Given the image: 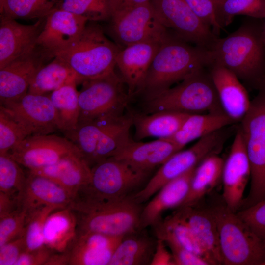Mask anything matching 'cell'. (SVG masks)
Wrapping results in <instances>:
<instances>
[{
  "mask_svg": "<svg viewBox=\"0 0 265 265\" xmlns=\"http://www.w3.org/2000/svg\"><path fill=\"white\" fill-rule=\"evenodd\" d=\"M233 125L201 137L190 148L180 150L168 159L143 188L132 195L141 204L150 199L167 183L196 167L206 158L219 154L229 138L235 132Z\"/></svg>",
  "mask_w": 265,
  "mask_h": 265,
  "instance_id": "7",
  "label": "cell"
},
{
  "mask_svg": "<svg viewBox=\"0 0 265 265\" xmlns=\"http://www.w3.org/2000/svg\"><path fill=\"white\" fill-rule=\"evenodd\" d=\"M224 161L218 154H215L206 158L197 166L188 194L179 207L196 205L218 184L222 180Z\"/></svg>",
  "mask_w": 265,
  "mask_h": 265,
  "instance_id": "30",
  "label": "cell"
},
{
  "mask_svg": "<svg viewBox=\"0 0 265 265\" xmlns=\"http://www.w3.org/2000/svg\"><path fill=\"white\" fill-rule=\"evenodd\" d=\"M74 82L80 84L74 71L63 60L54 56L51 61L37 71L31 81L28 93L46 95Z\"/></svg>",
  "mask_w": 265,
  "mask_h": 265,
  "instance_id": "31",
  "label": "cell"
},
{
  "mask_svg": "<svg viewBox=\"0 0 265 265\" xmlns=\"http://www.w3.org/2000/svg\"><path fill=\"white\" fill-rule=\"evenodd\" d=\"M21 209L19 197L0 192V218Z\"/></svg>",
  "mask_w": 265,
  "mask_h": 265,
  "instance_id": "50",
  "label": "cell"
},
{
  "mask_svg": "<svg viewBox=\"0 0 265 265\" xmlns=\"http://www.w3.org/2000/svg\"><path fill=\"white\" fill-rule=\"evenodd\" d=\"M258 20H247L226 37H218L209 51L210 66L226 68L259 91L265 88V41L263 23Z\"/></svg>",
  "mask_w": 265,
  "mask_h": 265,
  "instance_id": "1",
  "label": "cell"
},
{
  "mask_svg": "<svg viewBox=\"0 0 265 265\" xmlns=\"http://www.w3.org/2000/svg\"><path fill=\"white\" fill-rule=\"evenodd\" d=\"M123 236L77 232L69 251L71 265H108Z\"/></svg>",
  "mask_w": 265,
  "mask_h": 265,
  "instance_id": "21",
  "label": "cell"
},
{
  "mask_svg": "<svg viewBox=\"0 0 265 265\" xmlns=\"http://www.w3.org/2000/svg\"><path fill=\"white\" fill-rule=\"evenodd\" d=\"M137 231L124 236L108 265L150 264L156 241L154 242L148 236L137 234Z\"/></svg>",
  "mask_w": 265,
  "mask_h": 265,
  "instance_id": "32",
  "label": "cell"
},
{
  "mask_svg": "<svg viewBox=\"0 0 265 265\" xmlns=\"http://www.w3.org/2000/svg\"><path fill=\"white\" fill-rule=\"evenodd\" d=\"M77 233V218L70 207L55 210L45 223L44 245L55 252H65L71 246Z\"/></svg>",
  "mask_w": 265,
  "mask_h": 265,
  "instance_id": "28",
  "label": "cell"
},
{
  "mask_svg": "<svg viewBox=\"0 0 265 265\" xmlns=\"http://www.w3.org/2000/svg\"><path fill=\"white\" fill-rule=\"evenodd\" d=\"M61 0H0V18L42 19L57 8Z\"/></svg>",
  "mask_w": 265,
  "mask_h": 265,
  "instance_id": "37",
  "label": "cell"
},
{
  "mask_svg": "<svg viewBox=\"0 0 265 265\" xmlns=\"http://www.w3.org/2000/svg\"><path fill=\"white\" fill-rule=\"evenodd\" d=\"M86 18L89 22L111 19L112 0H61L57 7Z\"/></svg>",
  "mask_w": 265,
  "mask_h": 265,
  "instance_id": "39",
  "label": "cell"
},
{
  "mask_svg": "<svg viewBox=\"0 0 265 265\" xmlns=\"http://www.w3.org/2000/svg\"><path fill=\"white\" fill-rule=\"evenodd\" d=\"M145 113L174 111L189 114L225 113L209 67L191 74L176 86L145 95Z\"/></svg>",
  "mask_w": 265,
  "mask_h": 265,
  "instance_id": "4",
  "label": "cell"
},
{
  "mask_svg": "<svg viewBox=\"0 0 265 265\" xmlns=\"http://www.w3.org/2000/svg\"><path fill=\"white\" fill-rule=\"evenodd\" d=\"M211 64L209 50L172 35L161 43L155 54L140 93L146 95L168 89Z\"/></svg>",
  "mask_w": 265,
  "mask_h": 265,
  "instance_id": "2",
  "label": "cell"
},
{
  "mask_svg": "<svg viewBox=\"0 0 265 265\" xmlns=\"http://www.w3.org/2000/svg\"><path fill=\"white\" fill-rule=\"evenodd\" d=\"M88 22L81 16L56 8L45 18L37 44L52 53L65 50L79 39Z\"/></svg>",
  "mask_w": 265,
  "mask_h": 265,
  "instance_id": "17",
  "label": "cell"
},
{
  "mask_svg": "<svg viewBox=\"0 0 265 265\" xmlns=\"http://www.w3.org/2000/svg\"><path fill=\"white\" fill-rule=\"evenodd\" d=\"M151 0H112V13L131 7L145 4Z\"/></svg>",
  "mask_w": 265,
  "mask_h": 265,
  "instance_id": "51",
  "label": "cell"
},
{
  "mask_svg": "<svg viewBox=\"0 0 265 265\" xmlns=\"http://www.w3.org/2000/svg\"><path fill=\"white\" fill-rule=\"evenodd\" d=\"M163 240L157 238L155 249L152 258L151 265H175L172 254L166 248Z\"/></svg>",
  "mask_w": 265,
  "mask_h": 265,
  "instance_id": "49",
  "label": "cell"
},
{
  "mask_svg": "<svg viewBox=\"0 0 265 265\" xmlns=\"http://www.w3.org/2000/svg\"><path fill=\"white\" fill-rule=\"evenodd\" d=\"M236 213L265 240V199L246 208L240 210Z\"/></svg>",
  "mask_w": 265,
  "mask_h": 265,
  "instance_id": "46",
  "label": "cell"
},
{
  "mask_svg": "<svg viewBox=\"0 0 265 265\" xmlns=\"http://www.w3.org/2000/svg\"><path fill=\"white\" fill-rule=\"evenodd\" d=\"M120 117L80 122L74 130L64 134L78 148L91 167L99 142L109 126Z\"/></svg>",
  "mask_w": 265,
  "mask_h": 265,
  "instance_id": "33",
  "label": "cell"
},
{
  "mask_svg": "<svg viewBox=\"0 0 265 265\" xmlns=\"http://www.w3.org/2000/svg\"><path fill=\"white\" fill-rule=\"evenodd\" d=\"M29 136L24 127L0 106V155L7 154Z\"/></svg>",
  "mask_w": 265,
  "mask_h": 265,
  "instance_id": "42",
  "label": "cell"
},
{
  "mask_svg": "<svg viewBox=\"0 0 265 265\" xmlns=\"http://www.w3.org/2000/svg\"><path fill=\"white\" fill-rule=\"evenodd\" d=\"M196 167L170 181L156 193L142 209L139 230L154 227L161 220L163 212L181 205L188 194Z\"/></svg>",
  "mask_w": 265,
  "mask_h": 265,
  "instance_id": "23",
  "label": "cell"
},
{
  "mask_svg": "<svg viewBox=\"0 0 265 265\" xmlns=\"http://www.w3.org/2000/svg\"><path fill=\"white\" fill-rule=\"evenodd\" d=\"M163 42L139 43L119 51L116 66L119 68L131 99L140 93L151 63Z\"/></svg>",
  "mask_w": 265,
  "mask_h": 265,
  "instance_id": "18",
  "label": "cell"
},
{
  "mask_svg": "<svg viewBox=\"0 0 265 265\" xmlns=\"http://www.w3.org/2000/svg\"><path fill=\"white\" fill-rule=\"evenodd\" d=\"M7 154L0 155V192L20 198L27 175Z\"/></svg>",
  "mask_w": 265,
  "mask_h": 265,
  "instance_id": "40",
  "label": "cell"
},
{
  "mask_svg": "<svg viewBox=\"0 0 265 265\" xmlns=\"http://www.w3.org/2000/svg\"><path fill=\"white\" fill-rule=\"evenodd\" d=\"M45 18L32 25L18 23L15 19L0 18V69L32 52Z\"/></svg>",
  "mask_w": 265,
  "mask_h": 265,
  "instance_id": "19",
  "label": "cell"
},
{
  "mask_svg": "<svg viewBox=\"0 0 265 265\" xmlns=\"http://www.w3.org/2000/svg\"><path fill=\"white\" fill-rule=\"evenodd\" d=\"M81 84L82 87L79 91L78 123L123 115L131 99L122 78L115 71Z\"/></svg>",
  "mask_w": 265,
  "mask_h": 265,
  "instance_id": "9",
  "label": "cell"
},
{
  "mask_svg": "<svg viewBox=\"0 0 265 265\" xmlns=\"http://www.w3.org/2000/svg\"><path fill=\"white\" fill-rule=\"evenodd\" d=\"M238 15L264 19L265 0H225L218 7L219 22L223 28L230 24Z\"/></svg>",
  "mask_w": 265,
  "mask_h": 265,
  "instance_id": "38",
  "label": "cell"
},
{
  "mask_svg": "<svg viewBox=\"0 0 265 265\" xmlns=\"http://www.w3.org/2000/svg\"><path fill=\"white\" fill-rule=\"evenodd\" d=\"M25 251L23 236L5 244L0 247V265H15Z\"/></svg>",
  "mask_w": 265,
  "mask_h": 265,
  "instance_id": "47",
  "label": "cell"
},
{
  "mask_svg": "<svg viewBox=\"0 0 265 265\" xmlns=\"http://www.w3.org/2000/svg\"><path fill=\"white\" fill-rule=\"evenodd\" d=\"M177 212L210 252L217 265H222L216 222L211 208L196 205L179 207Z\"/></svg>",
  "mask_w": 265,
  "mask_h": 265,
  "instance_id": "27",
  "label": "cell"
},
{
  "mask_svg": "<svg viewBox=\"0 0 265 265\" xmlns=\"http://www.w3.org/2000/svg\"><path fill=\"white\" fill-rule=\"evenodd\" d=\"M166 232L188 250L203 258L210 265H217L210 252L177 211L154 227Z\"/></svg>",
  "mask_w": 265,
  "mask_h": 265,
  "instance_id": "34",
  "label": "cell"
},
{
  "mask_svg": "<svg viewBox=\"0 0 265 265\" xmlns=\"http://www.w3.org/2000/svg\"><path fill=\"white\" fill-rule=\"evenodd\" d=\"M209 71L224 112L235 123L240 122L251 103L244 85L226 68L212 65Z\"/></svg>",
  "mask_w": 265,
  "mask_h": 265,
  "instance_id": "20",
  "label": "cell"
},
{
  "mask_svg": "<svg viewBox=\"0 0 265 265\" xmlns=\"http://www.w3.org/2000/svg\"><path fill=\"white\" fill-rule=\"evenodd\" d=\"M251 167L245 145L238 128L223 168V199L232 211L241 208L246 186L250 180Z\"/></svg>",
  "mask_w": 265,
  "mask_h": 265,
  "instance_id": "15",
  "label": "cell"
},
{
  "mask_svg": "<svg viewBox=\"0 0 265 265\" xmlns=\"http://www.w3.org/2000/svg\"><path fill=\"white\" fill-rule=\"evenodd\" d=\"M211 208L216 222L222 265H264L265 240L224 202Z\"/></svg>",
  "mask_w": 265,
  "mask_h": 265,
  "instance_id": "6",
  "label": "cell"
},
{
  "mask_svg": "<svg viewBox=\"0 0 265 265\" xmlns=\"http://www.w3.org/2000/svg\"><path fill=\"white\" fill-rule=\"evenodd\" d=\"M264 19H265V21L263 23V35H264V40L265 41V17L264 18Z\"/></svg>",
  "mask_w": 265,
  "mask_h": 265,
  "instance_id": "54",
  "label": "cell"
},
{
  "mask_svg": "<svg viewBox=\"0 0 265 265\" xmlns=\"http://www.w3.org/2000/svg\"><path fill=\"white\" fill-rule=\"evenodd\" d=\"M120 49L106 37L99 25L95 22H89L75 42L67 49L52 54L70 66L80 84L114 72Z\"/></svg>",
  "mask_w": 265,
  "mask_h": 265,
  "instance_id": "5",
  "label": "cell"
},
{
  "mask_svg": "<svg viewBox=\"0 0 265 265\" xmlns=\"http://www.w3.org/2000/svg\"><path fill=\"white\" fill-rule=\"evenodd\" d=\"M53 252L45 246L33 251H25L21 255L15 265H46Z\"/></svg>",
  "mask_w": 265,
  "mask_h": 265,
  "instance_id": "48",
  "label": "cell"
},
{
  "mask_svg": "<svg viewBox=\"0 0 265 265\" xmlns=\"http://www.w3.org/2000/svg\"><path fill=\"white\" fill-rule=\"evenodd\" d=\"M27 216L22 208L0 218V247L24 235Z\"/></svg>",
  "mask_w": 265,
  "mask_h": 265,
  "instance_id": "43",
  "label": "cell"
},
{
  "mask_svg": "<svg viewBox=\"0 0 265 265\" xmlns=\"http://www.w3.org/2000/svg\"><path fill=\"white\" fill-rule=\"evenodd\" d=\"M70 260L69 251L63 252H53L45 265H69Z\"/></svg>",
  "mask_w": 265,
  "mask_h": 265,
  "instance_id": "52",
  "label": "cell"
},
{
  "mask_svg": "<svg viewBox=\"0 0 265 265\" xmlns=\"http://www.w3.org/2000/svg\"><path fill=\"white\" fill-rule=\"evenodd\" d=\"M76 152L80 153L65 136L49 134L29 136L6 154L21 165L33 170L53 164Z\"/></svg>",
  "mask_w": 265,
  "mask_h": 265,
  "instance_id": "13",
  "label": "cell"
},
{
  "mask_svg": "<svg viewBox=\"0 0 265 265\" xmlns=\"http://www.w3.org/2000/svg\"><path fill=\"white\" fill-rule=\"evenodd\" d=\"M56 208L46 206L39 208L28 214L24 233L26 251L38 249L44 245L43 231L49 215Z\"/></svg>",
  "mask_w": 265,
  "mask_h": 265,
  "instance_id": "41",
  "label": "cell"
},
{
  "mask_svg": "<svg viewBox=\"0 0 265 265\" xmlns=\"http://www.w3.org/2000/svg\"><path fill=\"white\" fill-rule=\"evenodd\" d=\"M91 168L89 183L76 195L105 200L125 198L144 182L148 174L113 157L97 163Z\"/></svg>",
  "mask_w": 265,
  "mask_h": 265,
  "instance_id": "10",
  "label": "cell"
},
{
  "mask_svg": "<svg viewBox=\"0 0 265 265\" xmlns=\"http://www.w3.org/2000/svg\"><path fill=\"white\" fill-rule=\"evenodd\" d=\"M76 82L65 85L49 96L56 111L58 129L64 133L74 130L80 117L79 91Z\"/></svg>",
  "mask_w": 265,
  "mask_h": 265,
  "instance_id": "35",
  "label": "cell"
},
{
  "mask_svg": "<svg viewBox=\"0 0 265 265\" xmlns=\"http://www.w3.org/2000/svg\"><path fill=\"white\" fill-rule=\"evenodd\" d=\"M132 125L131 114L120 116L109 126L98 143L91 167L114 156L131 139L130 132Z\"/></svg>",
  "mask_w": 265,
  "mask_h": 265,
  "instance_id": "36",
  "label": "cell"
},
{
  "mask_svg": "<svg viewBox=\"0 0 265 265\" xmlns=\"http://www.w3.org/2000/svg\"><path fill=\"white\" fill-rule=\"evenodd\" d=\"M0 106L24 127L29 136L52 134L59 130L56 111L49 95L27 93Z\"/></svg>",
  "mask_w": 265,
  "mask_h": 265,
  "instance_id": "14",
  "label": "cell"
},
{
  "mask_svg": "<svg viewBox=\"0 0 265 265\" xmlns=\"http://www.w3.org/2000/svg\"><path fill=\"white\" fill-rule=\"evenodd\" d=\"M182 149L166 139L143 142L131 138L112 157L127 162L135 169L149 173Z\"/></svg>",
  "mask_w": 265,
  "mask_h": 265,
  "instance_id": "22",
  "label": "cell"
},
{
  "mask_svg": "<svg viewBox=\"0 0 265 265\" xmlns=\"http://www.w3.org/2000/svg\"><path fill=\"white\" fill-rule=\"evenodd\" d=\"M73 199L55 182L29 171L20 197L22 207L28 214L43 207H53L57 210L68 207Z\"/></svg>",
  "mask_w": 265,
  "mask_h": 265,
  "instance_id": "24",
  "label": "cell"
},
{
  "mask_svg": "<svg viewBox=\"0 0 265 265\" xmlns=\"http://www.w3.org/2000/svg\"><path fill=\"white\" fill-rule=\"evenodd\" d=\"M157 238L162 239L171 251L175 265H210L203 258L188 250L168 233L155 230Z\"/></svg>",
  "mask_w": 265,
  "mask_h": 265,
  "instance_id": "44",
  "label": "cell"
},
{
  "mask_svg": "<svg viewBox=\"0 0 265 265\" xmlns=\"http://www.w3.org/2000/svg\"><path fill=\"white\" fill-rule=\"evenodd\" d=\"M195 14L218 36L224 28L218 17V8L213 0H184Z\"/></svg>",
  "mask_w": 265,
  "mask_h": 265,
  "instance_id": "45",
  "label": "cell"
},
{
  "mask_svg": "<svg viewBox=\"0 0 265 265\" xmlns=\"http://www.w3.org/2000/svg\"><path fill=\"white\" fill-rule=\"evenodd\" d=\"M54 57L38 45L32 52L0 69V105L16 100L28 93L31 81L46 61Z\"/></svg>",
  "mask_w": 265,
  "mask_h": 265,
  "instance_id": "16",
  "label": "cell"
},
{
  "mask_svg": "<svg viewBox=\"0 0 265 265\" xmlns=\"http://www.w3.org/2000/svg\"><path fill=\"white\" fill-rule=\"evenodd\" d=\"M69 207L77 218V232L123 236L139 230L142 208L132 196L105 200L76 195Z\"/></svg>",
  "mask_w": 265,
  "mask_h": 265,
  "instance_id": "3",
  "label": "cell"
},
{
  "mask_svg": "<svg viewBox=\"0 0 265 265\" xmlns=\"http://www.w3.org/2000/svg\"><path fill=\"white\" fill-rule=\"evenodd\" d=\"M162 24L174 36L187 43L210 50L218 36L184 0H151Z\"/></svg>",
  "mask_w": 265,
  "mask_h": 265,
  "instance_id": "12",
  "label": "cell"
},
{
  "mask_svg": "<svg viewBox=\"0 0 265 265\" xmlns=\"http://www.w3.org/2000/svg\"><path fill=\"white\" fill-rule=\"evenodd\" d=\"M234 124L235 122L226 113L190 114L178 131L166 139L183 148L194 140Z\"/></svg>",
  "mask_w": 265,
  "mask_h": 265,
  "instance_id": "29",
  "label": "cell"
},
{
  "mask_svg": "<svg viewBox=\"0 0 265 265\" xmlns=\"http://www.w3.org/2000/svg\"><path fill=\"white\" fill-rule=\"evenodd\" d=\"M29 171L55 182L73 198L89 183L91 175V167L80 152L68 154L53 164Z\"/></svg>",
  "mask_w": 265,
  "mask_h": 265,
  "instance_id": "25",
  "label": "cell"
},
{
  "mask_svg": "<svg viewBox=\"0 0 265 265\" xmlns=\"http://www.w3.org/2000/svg\"><path fill=\"white\" fill-rule=\"evenodd\" d=\"M110 19L112 34L124 47L163 42L172 36L158 18L151 2L114 12Z\"/></svg>",
  "mask_w": 265,
  "mask_h": 265,
  "instance_id": "11",
  "label": "cell"
},
{
  "mask_svg": "<svg viewBox=\"0 0 265 265\" xmlns=\"http://www.w3.org/2000/svg\"><path fill=\"white\" fill-rule=\"evenodd\" d=\"M264 265H265V263H264Z\"/></svg>",
  "mask_w": 265,
  "mask_h": 265,
  "instance_id": "55",
  "label": "cell"
},
{
  "mask_svg": "<svg viewBox=\"0 0 265 265\" xmlns=\"http://www.w3.org/2000/svg\"><path fill=\"white\" fill-rule=\"evenodd\" d=\"M189 114L174 111H159L151 113L131 114L137 141L147 137L166 139L180 129Z\"/></svg>",
  "mask_w": 265,
  "mask_h": 265,
  "instance_id": "26",
  "label": "cell"
},
{
  "mask_svg": "<svg viewBox=\"0 0 265 265\" xmlns=\"http://www.w3.org/2000/svg\"><path fill=\"white\" fill-rule=\"evenodd\" d=\"M251 167L250 186L240 210L265 199V88L251 100L250 108L238 127Z\"/></svg>",
  "mask_w": 265,
  "mask_h": 265,
  "instance_id": "8",
  "label": "cell"
},
{
  "mask_svg": "<svg viewBox=\"0 0 265 265\" xmlns=\"http://www.w3.org/2000/svg\"><path fill=\"white\" fill-rule=\"evenodd\" d=\"M216 5L218 7L225 0H213Z\"/></svg>",
  "mask_w": 265,
  "mask_h": 265,
  "instance_id": "53",
  "label": "cell"
}]
</instances>
